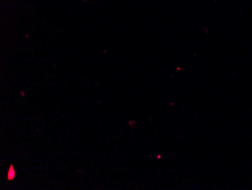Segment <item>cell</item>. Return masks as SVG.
<instances>
[{
	"mask_svg": "<svg viewBox=\"0 0 252 190\" xmlns=\"http://www.w3.org/2000/svg\"><path fill=\"white\" fill-rule=\"evenodd\" d=\"M15 177H16V171H15V169L14 168L13 164H11L7 173V180L11 181L14 179Z\"/></svg>",
	"mask_w": 252,
	"mask_h": 190,
	"instance_id": "obj_1",
	"label": "cell"
}]
</instances>
